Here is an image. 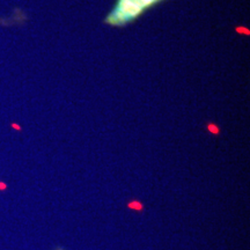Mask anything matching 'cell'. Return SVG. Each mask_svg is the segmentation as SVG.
I'll return each instance as SVG.
<instances>
[{"mask_svg":"<svg viewBox=\"0 0 250 250\" xmlns=\"http://www.w3.org/2000/svg\"><path fill=\"white\" fill-rule=\"evenodd\" d=\"M162 0H117L114 8L105 19L110 26H124L132 22L144 12Z\"/></svg>","mask_w":250,"mask_h":250,"instance_id":"obj_1","label":"cell"},{"mask_svg":"<svg viewBox=\"0 0 250 250\" xmlns=\"http://www.w3.org/2000/svg\"><path fill=\"white\" fill-rule=\"evenodd\" d=\"M58 250H62V249H58Z\"/></svg>","mask_w":250,"mask_h":250,"instance_id":"obj_2","label":"cell"}]
</instances>
